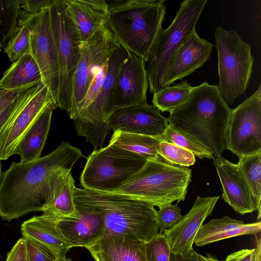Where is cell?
Returning a JSON list of instances; mask_svg holds the SVG:
<instances>
[{"label":"cell","instance_id":"obj_14","mask_svg":"<svg viewBox=\"0 0 261 261\" xmlns=\"http://www.w3.org/2000/svg\"><path fill=\"white\" fill-rule=\"evenodd\" d=\"M51 102L49 91L43 83L12 112L0 129V161L16 154L22 138Z\"/></svg>","mask_w":261,"mask_h":261},{"label":"cell","instance_id":"obj_6","mask_svg":"<svg viewBox=\"0 0 261 261\" xmlns=\"http://www.w3.org/2000/svg\"><path fill=\"white\" fill-rule=\"evenodd\" d=\"M207 0H185L175 16L166 29L162 28L150 48L146 70L150 92L155 93L164 88L169 62L173 56L194 31Z\"/></svg>","mask_w":261,"mask_h":261},{"label":"cell","instance_id":"obj_18","mask_svg":"<svg viewBox=\"0 0 261 261\" xmlns=\"http://www.w3.org/2000/svg\"><path fill=\"white\" fill-rule=\"evenodd\" d=\"M76 207L79 213L76 216L64 217L55 215L56 226L70 248H87L103 237L105 224L98 214Z\"/></svg>","mask_w":261,"mask_h":261},{"label":"cell","instance_id":"obj_31","mask_svg":"<svg viewBox=\"0 0 261 261\" xmlns=\"http://www.w3.org/2000/svg\"><path fill=\"white\" fill-rule=\"evenodd\" d=\"M192 88L187 81L165 87L153 94V106L159 111L170 113L186 99Z\"/></svg>","mask_w":261,"mask_h":261},{"label":"cell","instance_id":"obj_7","mask_svg":"<svg viewBox=\"0 0 261 261\" xmlns=\"http://www.w3.org/2000/svg\"><path fill=\"white\" fill-rule=\"evenodd\" d=\"M143 156L116 145L94 150L87 157L80 176L83 189L114 192L126 184L145 165Z\"/></svg>","mask_w":261,"mask_h":261},{"label":"cell","instance_id":"obj_37","mask_svg":"<svg viewBox=\"0 0 261 261\" xmlns=\"http://www.w3.org/2000/svg\"><path fill=\"white\" fill-rule=\"evenodd\" d=\"M23 238L28 261H56L60 257L43 244L29 238Z\"/></svg>","mask_w":261,"mask_h":261},{"label":"cell","instance_id":"obj_43","mask_svg":"<svg viewBox=\"0 0 261 261\" xmlns=\"http://www.w3.org/2000/svg\"><path fill=\"white\" fill-rule=\"evenodd\" d=\"M199 255L193 249L184 254L171 253L170 261H199Z\"/></svg>","mask_w":261,"mask_h":261},{"label":"cell","instance_id":"obj_10","mask_svg":"<svg viewBox=\"0 0 261 261\" xmlns=\"http://www.w3.org/2000/svg\"><path fill=\"white\" fill-rule=\"evenodd\" d=\"M129 53L120 44L113 51L109 59L107 72L96 99L80 111L73 119L77 135L85 137L95 149L102 147L106 136L110 134L109 120L114 111L112 94L121 65Z\"/></svg>","mask_w":261,"mask_h":261},{"label":"cell","instance_id":"obj_11","mask_svg":"<svg viewBox=\"0 0 261 261\" xmlns=\"http://www.w3.org/2000/svg\"><path fill=\"white\" fill-rule=\"evenodd\" d=\"M19 23L30 30V53L37 63L53 102L58 108L59 69L56 47L50 24L49 8L28 13L22 10Z\"/></svg>","mask_w":261,"mask_h":261},{"label":"cell","instance_id":"obj_30","mask_svg":"<svg viewBox=\"0 0 261 261\" xmlns=\"http://www.w3.org/2000/svg\"><path fill=\"white\" fill-rule=\"evenodd\" d=\"M21 0H0V51L18 30Z\"/></svg>","mask_w":261,"mask_h":261},{"label":"cell","instance_id":"obj_33","mask_svg":"<svg viewBox=\"0 0 261 261\" xmlns=\"http://www.w3.org/2000/svg\"><path fill=\"white\" fill-rule=\"evenodd\" d=\"M18 30L15 35L4 48L9 61L14 62L17 59L30 53V30L23 24L18 23Z\"/></svg>","mask_w":261,"mask_h":261},{"label":"cell","instance_id":"obj_15","mask_svg":"<svg viewBox=\"0 0 261 261\" xmlns=\"http://www.w3.org/2000/svg\"><path fill=\"white\" fill-rule=\"evenodd\" d=\"M169 125L153 105L147 103L115 109L109 120V126L114 132L120 131L161 138Z\"/></svg>","mask_w":261,"mask_h":261},{"label":"cell","instance_id":"obj_3","mask_svg":"<svg viewBox=\"0 0 261 261\" xmlns=\"http://www.w3.org/2000/svg\"><path fill=\"white\" fill-rule=\"evenodd\" d=\"M76 207L99 215L105 224L102 238L127 236L147 241L159 233L154 206L134 197L117 192L74 189Z\"/></svg>","mask_w":261,"mask_h":261},{"label":"cell","instance_id":"obj_9","mask_svg":"<svg viewBox=\"0 0 261 261\" xmlns=\"http://www.w3.org/2000/svg\"><path fill=\"white\" fill-rule=\"evenodd\" d=\"M49 11L59 69L58 108L69 113L73 79L81 57L82 43L65 0H54Z\"/></svg>","mask_w":261,"mask_h":261},{"label":"cell","instance_id":"obj_16","mask_svg":"<svg viewBox=\"0 0 261 261\" xmlns=\"http://www.w3.org/2000/svg\"><path fill=\"white\" fill-rule=\"evenodd\" d=\"M148 87L145 62L129 52L121 65L112 94L111 101L114 110L147 103Z\"/></svg>","mask_w":261,"mask_h":261},{"label":"cell","instance_id":"obj_34","mask_svg":"<svg viewBox=\"0 0 261 261\" xmlns=\"http://www.w3.org/2000/svg\"><path fill=\"white\" fill-rule=\"evenodd\" d=\"M159 154L168 162L179 166L187 167L195 162V156L191 152L163 140L159 145Z\"/></svg>","mask_w":261,"mask_h":261},{"label":"cell","instance_id":"obj_26","mask_svg":"<svg viewBox=\"0 0 261 261\" xmlns=\"http://www.w3.org/2000/svg\"><path fill=\"white\" fill-rule=\"evenodd\" d=\"M43 83L39 68L30 53L24 55L6 70L0 80V89L15 91Z\"/></svg>","mask_w":261,"mask_h":261},{"label":"cell","instance_id":"obj_47","mask_svg":"<svg viewBox=\"0 0 261 261\" xmlns=\"http://www.w3.org/2000/svg\"><path fill=\"white\" fill-rule=\"evenodd\" d=\"M2 174V163H1V162L0 161V182H1V179Z\"/></svg>","mask_w":261,"mask_h":261},{"label":"cell","instance_id":"obj_27","mask_svg":"<svg viewBox=\"0 0 261 261\" xmlns=\"http://www.w3.org/2000/svg\"><path fill=\"white\" fill-rule=\"evenodd\" d=\"M162 141L159 137L116 131L112 136L109 144L138 154L148 161L155 160L160 156L159 147Z\"/></svg>","mask_w":261,"mask_h":261},{"label":"cell","instance_id":"obj_2","mask_svg":"<svg viewBox=\"0 0 261 261\" xmlns=\"http://www.w3.org/2000/svg\"><path fill=\"white\" fill-rule=\"evenodd\" d=\"M231 112L218 86L204 82L193 87L186 99L167 119L170 127L216 158L226 149Z\"/></svg>","mask_w":261,"mask_h":261},{"label":"cell","instance_id":"obj_45","mask_svg":"<svg viewBox=\"0 0 261 261\" xmlns=\"http://www.w3.org/2000/svg\"><path fill=\"white\" fill-rule=\"evenodd\" d=\"M199 261H220L217 258H215L209 254L206 256H203L201 254L199 255Z\"/></svg>","mask_w":261,"mask_h":261},{"label":"cell","instance_id":"obj_32","mask_svg":"<svg viewBox=\"0 0 261 261\" xmlns=\"http://www.w3.org/2000/svg\"><path fill=\"white\" fill-rule=\"evenodd\" d=\"M161 138L163 141L174 144L191 152L195 156L200 159L207 158L214 160L215 159L212 154L206 149L169 125Z\"/></svg>","mask_w":261,"mask_h":261},{"label":"cell","instance_id":"obj_28","mask_svg":"<svg viewBox=\"0 0 261 261\" xmlns=\"http://www.w3.org/2000/svg\"><path fill=\"white\" fill-rule=\"evenodd\" d=\"M255 200L258 220L260 218L261 152L239 158L237 164Z\"/></svg>","mask_w":261,"mask_h":261},{"label":"cell","instance_id":"obj_36","mask_svg":"<svg viewBox=\"0 0 261 261\" xmlns=\"http://www.w3.org/2000/svg\"><path fill=\"white\" fill-rule=\"evenodd\" d=\"M176 204L169 203L159 208L156 211L159 233L174 226L181 219V209Z\"/></svg>","mask_w":261,"mask_h":261},{"label":"cell","instance_id":"obj_8","mask_svg":"<svg viewBox=\"0 0 261 261\" xmlns=\"http://www.w3.org/2000/svg\"><path fill=\"white\" fill-rule=\"evenodd\" d=\"M215 35L218 59V86L225 101L231 105L245 93L254 59L250 44L243 41L234 30L218 27Z\"/></svg>","mask_w":261,"mask_h":261},{"label":"cell","instance_id":"obj_46","mask_svg":"<svg viewBox=\"0 0 261 261\" xmlns=\"http://www.w3.org/2000/svg\"><path fill=\"white\" fill-rule=\"evenodd\" d=\"M56 261H72L69 258H67L66 256H60Z\"/></svg>","mask_w":261,"mask_h":261},{"label":"cell","instance_id":"obj_35","mask_svg":"<svg viewBox=\"0 0 261 261\" xmlns=\"http://www.w3.org/2000/svg\"><path fill=\"white\" fill-rule=\"evenodd\" d=\"M146 261H170L171 251L164 233H158L145 243Z\"/></svg>","mask_w":261,"mask_h":261},{"label":"cell","instance_id":"obj_20","mask_svg":"<svg viewBox=\"0 0 261 261\" xmlns=\"http://www.w3.org/2000/svg\"><path fill=\"white\" fill-rule=\"evenodd\" d=\"M213 163L222 185V198L237 213L244 215L257 210L255 200L237 164L221 155Z\"/></svg>","mask_w":261,"mask_h":261},{"label":"cell","instance_id":"obj_17","mask_svg":"<svg viewBox=\"0 0 261 261\" xmlns=\"http://www.w3.org/2000/svg\"><path fill=\"white\" fill-rule=\"evenodd\" d=\"M219 198L198 196L191 210L174 226L164 231L171 253L184 254L193 250L199 228L212 213Z\"/></svg>","mask_w":261,"mask_h":261},{"label":"cell","instance_id":"obj_39","mask_svg":"<svg viewBox=\"0 0 261 261\" xmlns=\"http://www.w3.org/2000/svg\"><path fill=\"white\" fill-rule=\"evenodd\" d=\"M6 261H28L23 238L19 239L8 253Z\"/></svg>","mask_w":261,"mask_h":261},{"label":"cell","instance_id":"obj_5","mask_svg":"<svg viewBox=\"0 0 261 261\" xmlns=\"http://www.w3.org/2000/svg\"><path fill=\"white\" fill-rule=\"evenodd\" d=\"M192 170L172 164L161 156L148 160L126 184L114 192L147 202L159 208L175 201H184Z\"/></svg>","mask_w":261,"mask_h":261},{"label":"cell","instance_id":"obj_29","mask_svg":"<svg viewBox=\"0 0 261 261\" xmlns=\"http://www.w3.org/2000/svg\"><path fill=\"white\" fill-rule=\"evenodd\" d=\"M75 187L74 179L70 172L58 184L52 205L47 210L57 216L69 217L79 215L73 197Z\"/></svg>","mask_w":261,"mask_h":261},{"label":"cell","instance_id":"obj_1","mask_svg":"<svg viewBox=\"0 0 261 261\" xmlns=\"http://www.w3.org/2000/svg\"><path fill=\"white\" fill-rule=\"evenodd\" d=\"M83 156L80 149L62 141L45 156L29 162H13L2 174L1 218L10 221L50 208L58 184Z\"/></svg>","mask_w":261,"mask_h":261},{"label":"cell","instance_id":"obj_44","mask_svg":"<svg viewBox=\"0 0 261 261\" xmlns=\"http://www.w3.org/2000/svg\"><path fill=\"white\" fill-rule=\"evenodd\" d=\"M256 238V247L254 251L255 261H261V240L260 237Z\"/></svg>","mask_w":261,"mask_h":261},{"label":"cell","instance_id":"obj_12","mask_svg":"<svg viewBox=\"0 0 261 261\" xmlns=\"http://www.w3.org/2000/svg\"><path fill=\"white\" fill-rule=\"evenodd\" d=\"M119 45L106 24L82 44L80 59L73 79L69 112L71 119H73L80 111L95 74Z\"/></svg>","mask_w":261,"mask_h":261},{"label":"cell","instance_id":"obj_22","mask_svg":"<svg viewBox=\"0 0 261 261\" xmlns=\"http://www.w3.org/2000/svg\"><path fill=\"white\" fill-rule=\"evenodd\" d=\"M65 1L83 44L105 24L108 18L109 5L105 0Z\"/></svg>","mask_w":261,"mask_h":261},{"label":"cell","instance_id":"obj_19","mask_svg":"<svg viewBox=\"0 0 261 261\" xmlns=\"http://www.w3.org/2000/svg\"><path fill=\"white\" fill-rule=\"evenodd\" d=\"M214 45L193 31L170 60L164 82V88L174 82L202 67L210 58Z\"/></svg>","mask_w":261,"mask_h":261},{"label":"cell","instance_id":"obj_21","mask_svg":"<svg viewBox=\"0 0 261 261\" xmlns=\"http://www.w3.org/2000/svg\"><path fill=\"white\" fill-rule=\"evenodd\" d=\"M145 243L127 236H110L86 248L95 261H146Z\"/></svg>","mask_w":261,"mask_h":261},{"label":"cell","instance_id":"obj_41","mask_svg":"<svg viewBox=\"0 0 261 261\" xmlns=\"http://www.w3.org/2000/svg\"><path fill=\"white\" fill-rule=\"evenodd\" d=\"M255 248L243 249L227 255L225 261H255Z\"/></svg>","mask_w":261,"mask_h":261},{"label":"cell","instance_id":"obj_25","mask_svg":"<svg viewBox=\"0 0 261 261\" xmlns=\"http://www.w3.org/2000/svg\"><path fill=\"white\" fill-rule=\"evenodd\" d=\"M55 109L53 102H51L22 138L16 152L20 156V162H29L41 156L49 130L52 114Z\"/></svg>","mask_w":261,"mask_h":261},{"label":"cell","instance_id":"obj_4","mask_svg":"<svg viewBox=\"0 0 261 261\" xmlns=\"http://www.w3.org/2000/svg\"><path fill=\"white\" fill-rule=\"evenodd\" d=\"M165 0H129L109 7L105 23L119 43L147 61L165 20Z\"/></svg>","mask_w":261,"mask_h":261},{"label":"cell","instance_id":"obj_24","mask_svg":"<svg viewBox=\"0 0 261 261\" xmlns=\"http://www.w3.org/2000/svg\"><path fill=\"white\" fill-rule=\"evenodd\" d=\"M20 229L23 238L43 244L59 256H66L70 249L56 227V215L48 210L24 221Z\"/></svg>","mask_w":261,"mask_h":261},{"label":"cell","instance_id":"obj_13","mask_svg":"<svg viewBox=\"0 0 261 261\" xmlns=\"http://www.w3.org/2000/svg\"><path fill=\"white\" fill-rule=\"evenodd\" d=\"M226 149L239 159L261 152V86L242 103L231 109Z\"/></svg>","mask_w":261,"mask_h":261},{"label":"cell","instance_id":"obj_23","mask_svg":"<svg viewBox=\"0 0 261 261\" xmlns=\"http://www.w3.org/2000/svg\"><path fill=\"white\" fill-rule=\"evenodd\" d=\"M261 231V222L244 223L227 216L212 219L202 224L195 238L197 246L202 247L212 243L245 234L256 235Z\"/></svg>","mask_w":261,"mask_h":261},{"label":"cell","instance_id":"obj_42","mask_svg":"<svg viewBox=\"0 0 261 261\" xmlns=\"http://www.w3.org/2000/svg\"><path fill=\"white\" fill-rule=\"evenodd\" d=\"M25 88L11 91L0 89V114Z\"/></svg>","mask_w":261,"mask_h":261},{"label":"cell","instance_id":"obj_38","mask_svg":"<svg viewBox=\"0 0 261 261\" xmlns=\"http://www.w3.org/2000/svg\"><path fill=\"white\" fill-rule=\"evenodd\" d=\"M108 61L109 59L102 65L95 74L85 97L82 102L80 111L86 109L96 99L107 72Z\"/></svg>","mask_w":261,"mask_h":261},{"label":"cell","instance_id":"obj_40","mask_svg":"<svg viewBox=\"0 0 261 261\" xmlns=\"http://www.w3.org/2000/svg\"><path fill=\"white\" fill-rule=\"evenodd\" d=\"M54 0H21L22 10L26 13H34L49 8Z\"/></svg>","mask_w":261,"mask_h":261}]
</instances>
